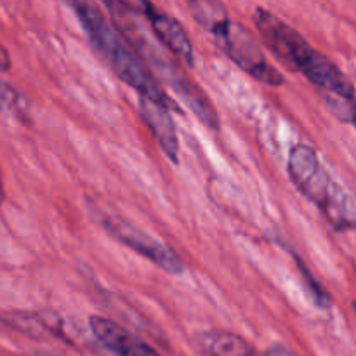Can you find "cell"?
Masks as SVG:
<instances>
[{
	"label": "cell",
	"mask_w": 356,
	"mask_h": 356,
	"mask_svg": "<svg viewBox=\"0 0 356 356\" xmlns=\"http://www.w3.org/2000/svg\"><path fill=\"white\" fill-rule=\"evenodd\" d=\"M190 9L197 23L216 38V44L247 75L266 86H284V75L268 61L256 37L243 24L229 19L221 3L193 2L190 3Z\"/></svg>",
	"instance_id": "4"
},
{
	"label": "cell",
	"mask_w": 356,
	"mask_h": 356,
	"mask_svg": "<svg viewBox=\"0 0 356 356\" xmlns=\"http://www.w3.org/2000/svg\"><path fill=\"white\" fill-rule=\"evenodd\" d=\"M3 197H6V191H3V183H2V174H0V204L3 202Z\"/></svg>",
	"instance_id": "16"
},
{
	"label": "cell",
	"mask_w": 356,
	"mask_h": 356,
	"mask_svg": "<svg viewBox=\"0 0 356 356\" xmlns=\"http://www.w3.org/2000/svg\"><path fill=\"white\" fill-rule=\"evenodd\" d=\"M90 214L122 245L129 247L131 250L138 252L139 256L149 259L153 264L162 268L167 273H184V263L181 261V257L170 247H167L165 243L159 242L155 236L143 232L138 226L131 225L127 219L118 218V216L111 214V212H108L103 207H97L96 204L90 205Z\"/></svg>",
	"instance_id": "6"
},
{
	"label": "cell",
	"mask_w": 356,
	"mask_h": 356,
	"mask_svg": "<svg viewBox=\"0 0 356 356\" xmlns=\"http://www.w3.org/2000/svg\"><path fill=\"white\" fill-rule=\"evenodd\" d=\"M10 65H13V63H10L9 52H7V49L0 44V72H7V70H10Z\"/></svg>",
	"instance_id": "14"
},
{
	"label": "cell",
	"mask_w": 356,
	"mask_h": 356,
	"mask_svg": "<svg viewBox=\"0 0 356 356\" xmlns=\"http://www.w3.org/2000/svg\"><path fill=\"white\" fill-rule=\"evenodd\" d=\"M323 96H325V101L327 104H329V108L332 110V113L336 115L339 120L346 122V124H353V103L351 101H346L343 99V97L339 96H334V94H327L323 92Z\"/></svg>",
	"instance_id": "13"
},
{
	"label": "cell",
	"mask_w": 356,
	"mask_h": 356,
	"mask_svg": "<svg viewBox=\"0 0 356 356\" xmlns=\"http://www.w3.org/2000/svg\"><path fill=\"white\" fill-rule=\"evenodd\" d=\"M108 9L111 10V19L117 26L118 33L124 38L129 47L134 49V54L141 56L160 76L163 82L176 90L179 99L183 101L190 110L197 115L198 120L204 122L207 127L218 131L219 129V115L211 104V101L205 97V94L181 72L176 63L170 61L169 56L156 45V42L146 33L145 26L138 19V14L129 10L122 2H108Z\"/></svg>",
	"instance_id": "2"
},
{
	"label": "cell",
	"mask_w": 356,
	"mask_h": 356,
	"mask_svg": "<svg viewBox=\"0 0 356 356\" xmlns=\"http://www.w3.org/2000/svg\"><path fill=\"white\" fill-rule=\"evenodd\" d=\"M139 115L148 125L152 134L155 136L167 159L172 163L179 162V139H177L176 125H174V120L167 108L141 97L139 99Z\"/></svg>",
	"instance_id": "9"
},
{
	"label": "cell",
	"mask_w": 356,
	"mask_h": 356,
	"mask_svg": "<svg viewBox=\"0 0 356 356\" xmlns=\"http://www.w3.org/2000/svg\"><path fill=\"white\" fill-rule=\"evenodd\" d=\"M129 10L139 16H145L146 21L152 24V31L159 42H162L167 51L172 52L174 56L181 59L186 66L193 68L195 66V51L190 37L183 24L176 17L162 13L149 2H122Z\"/></svg>",
	"instance_id": "7"
},
{
	"label": "cell",
	"mask_w": 356,
	"mask_h": 356,
	"mask_svg": "<svg viewBox=\"0 0 356 356\" xmlns=\"http://www.w3.org/2000/svg\"><path fill=\"white\" fill-rule=\"evenodd\" d=\"M0 111L23 118L28 111V103L23 94L0 79Z\"/></svg>",
	"instance_id": "12"
},
{
	"label": "cell",
	"mask_w": 356,
	"mask_h": 356,
	"mask_svg": "<svg viewBox=\"0 0 356 356\" xmlns=\"http://www.w3.org/2000/svg\"><path fill=\"white\" fill-rule=\"evenodd\" d=\"M89 327L97 343L117 356H160L153 348L104 316H90Z\"/></svg>",
	"instance_id": "8"
},
{
	"label": "cell",
	"mask_w": 356,
	"mask_h": 356,
	"mask_svg": "<svg viewBox=\"0 0 356 356\" xmlns=\"http://www.w3.org/2000/svg\"><path fill=\"white\" fill-rule=\"evenodd\" d=\"M0 322L24 336L33 337V339H42L44 336L63 337L61 330H59L61 322L58 316H54V313L6 312L0 315Z\"/></svg>",
	"instance_id": "10"
},
{
	"label": "cell",
	"mask_w": 356,
	"mask_h": 356,
	"mask_svg": "<svg viewBox=\"0 0 356 356\" xmlns=\"http://www.w3.org/2000/svg\"><path fill=\"white\" fill-rule=\"evenodd\" d=\"M268 356H298V355L292 353V351L287 350V348L275 346V348H271L270 353H268Z\"/></svg>",
	"instance_id": "15"
},
{
	"label": "cell",
	"mask_w": 356,
	"mask_h": 356,
	"mask_svg": "<svg viewBox=\"0 0 356 356\" xmlns=\"http://www.w3.org/2000/svg\"><path fill=\"white\" fill-rule=\"evenodd\" d=\"M59 356H68V355H59Z\"/></svg>",
	"instance_id": "17"
},
{
	"label": "cell",
	"mask_w": 356,
	"mask_h": 356,
	"mask_svg": "<svg viewBox=\"0 0 356 356\" xmlns=\"http://www.w3.org/2000/svg\"><path fill=\"white\" fill-rule=\"evenodd\" d=\"M289 176L308 200L318 205L327 221L339 232L355 226V202L339 183L330 177L315 149L298 145L289 155Z\"/></svg>",
	"instance_id": "5"
},
{
	"label": "cell",
	"mask_w": 356,
	"mask_h": 356,
	"mask_svg": "<svg viewBox=\"0 0 356 356\" xmlns=\"http://www.w3.org/2000/svg\"><path fill=\"white\" fill-rule=\"evenodd\" d=\"M70 7L75 10L76 17L82 23L94 49L103 56L110 68L127 86L138 90L141 97L153 101L160 106L167 108L172 104V101L163 92L152 72L143 65L141 59L132 52V49L125 44L124 38L117 33V30H113L106 23L99 7L90 2H72Z\"/></svg>",
	"instance_id": "3"
},
{
	"label": "cell",
	"mask_w": 356,
	"mask_h": 356,
	"mask_svg": "<svg viewBox=\"0 0 356 356\" xmlns=\"http://www.w3.org/2000/svg\"><path fill=\"white\" fill-rule=\"evenodd\" d=\"M198 346L205 356H256L243 337L228 330H211L198 337Z\"/></svg>",
	"instance_id": "11"
},
{
	"label": "cell",
	"mask_w": 356,
	"mask_h": 356,
	"mask_svg": "<svg viewBox=\"0 0 356 356\" xmlns=\"http://www.w3.org/2000/svg\"><path fill=\"white\" fill-rule=\"evenodd\" d=\"M252 19L268 49L289 70L302 73L309 82L323 89V92L353 103L355 87L350 79L325 54L313 49L298 30L263 7L254 10Z\"/></svg>",
	"instance_id": "1"
}]
</instances>
